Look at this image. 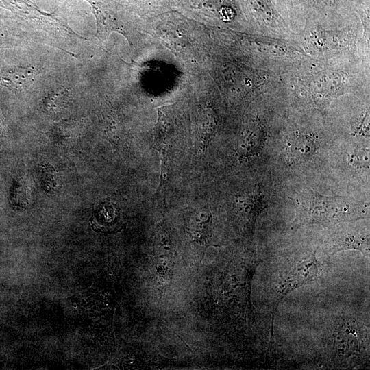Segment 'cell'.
Returning a JSON list of instances; mask_svg holds the SVG:
<instances>
[{
	"instance_id": "7a4b0ae2",
	"label": "cell",
	"mask_w": 370,
	"mask_h": 370,
	"mask_svg": "<svg viewBox=\"0 0 370 370\" xmlns=\"http://www.w3.org/2000/svg\"><path fill=\"white\" fill-rule=\"evenodd\" d=\"M92 9L96 19V36L105 39L111 32L121 34L130 40V27L117 5L111 0H86Z\"/></svg>"
},
{
	"instance_id": "8992f818",
	"label": "cell",
	"mask_w": 370,
	"mask_h": 370,
	"mask_svg": "<svg viewBox=\"0 0 370 370\" xmlns=\"http://www.w3.org/2000/svg\"><path fill=\"white\" fill-rule=\"evenodd\" d=\"M234 205L237 212L252 225L261 212L267 207L264 197L256 190L238 196L234 201Z\"/></svg>"
},
{
	"instance_id": "5b68a950",
	"label": "cell",
	"mask_w": 370,
	"mask_h": 370,
	"mask_svg": "<svg viewBox=\"0 0 370 370\" xmlns=\"http://www.w3.org/2000/svg\"><path fill=\"white\" fill-rule=\"evenodd\" d=\"M317 148L318 142L311 135H296L286 145L285 155L292 164H299L311 158Z\"/></svg>"
},
{
	"instance_id": "3957f363",
	"label": "cell",
	"mask_w": 370,
	"mask_h": 370,
	"mask_svg": "<svg viewBox=\"0 0 370 370\" xmlns=\"http://www.w3.org/2000/svg\"><path fill=\"white\" fill-rule=\"evenodd\" d=\"M315 254L316 250L309 258L299 260L291 271L285 274L277 288L281 297L317 278L319 268Z\"/></svg>"
},
{
	"instance_id": "277c9868",
	"label": "cell",
	"mask_w": 370,
	"mask_h": 370,
	"mask_svg": "<svg viewBox=\"0 0 370 370\" xmlns=\"http://www.w3.org/2000/svg\"><path fill=\"white\" fill-rule=\"evenodd\" d=\"M38 73L37 69L32 66L9 67L0 73V82L12 91L21 92L34 83Z\"/></svg>"
},
{
	"instance_id": "7c38bea8",
	"label": "cell",
	"mask_w": 370,
	"mask_h": 370,
	"mask_svg": "<svg viewBox=\"0 0 370 370\" xmlns=\"http://www.w3.org/2000/svg\"><path fill=\"white\" fill-rule=\"evenodd\" d=\"M350 162L355 166L369 168V150L359 149L349 156Z\"/></svg>"
},
{
	"instance_id": "4fadbf2b",
	"label": "cell",
	"mask_w": 370,
	"mask_h": 370,
	"mask_svg": "<svg viewBox=\"0 0 370 370\" xmlns=\"http://www.w3.org/2000/svg\"><path fill=\"white\" fill-rule=\"evenodd\" d=\"M5 135V127H4V120L3 115L0 111V136H3Z\"/></svg>"
},
{
	"instance_id": "ba28073f",
	"label": "cell",
	"mask_w": 370,
	"mask_h": 370,
	"mask_svg": "<svg viewBox=\"0 0 370 370\" xmlns=\"http://www.w3.org/2000/svg\"><path fill=\"white\" fill-rule=\"evenodd\" d=\"M119 217L118 208L113 204L104 202L98 206L91 222L97 229L108 228L116 222Z\"/></svg>"
},
{
	"instance_id": "30bf717a",
	"label": "cell",
	"mask_w": 370,
	"mask_h": 370,
	"mask_svg": "<svg viewBox=\"0 0 370 370\" xmlns=\"http://www.w3.org/2000/svg\"><path fill=\"white\" fill-rule=\"evenodd\" d=\"M31 187L23 178L15 180L11 189L10 199L14 206H25L30 199Z\"/></svg>"
},
{
	"instance_id": "6da1fadb",
	"label": "cell",
	"mask_w": 370,
	"mask_h": 370,
	"mask_svg": "<svg viewBox=\"0 0 370 370\" xmlns=\"http://www.w3.org/2000/svg\"><path fill=\"white\" fill-rule=\"evenodd\" d=\"M291 200L296 212L295 226L326 225L361 218L366 208L354 199L339 195L325 196L312 188L303 190Z\"/></svg>"
},
{
	"instance_id": "9c48e42d",
	"label": "cell",
	"mask_w": 370,
	"mask_h": 370,
	"mask_svg": "<svg viewBox=\"0 0 370 370\" xmlns=\"http://www.w3.org/2000/svg\"><path fill=\"white\" fill-rule=\"evenodd\" d=\"M354 249L366 256L369 251V235L347 233L336 245V251Z\"/></svg>"
},
{
	"instance_id": "8fae6325",
	"label": "cell",
	"mask_w": 370,
	"mask_h": 370,
	"mask_svg": "<svg viewBox=\"0 0 370 370\" xmlns=\"http://www.w3.org/2000/svg\"><path fill=\"white\" fill-rule=\"evenodd\" d=\"M42 183L47 192L54 190L57 186V175L55 169L50 165L45 164L42 169Z\"/></svg>"
},
{
	"instance_id": "52a82bcc",
	"label": "cell",
	"mask_w": 370,
	"mask_h": 370,
	"mask_svg": "<svg viewBox=\"0 0 370 370\" xmlns=\"http://www.w3.org/2000/svg\"><path fill=\"white\" fill-rule=\"evenodd\" d=\"M71 90L58 88L49 91L42 99V109L48 114H55L66 110L71 103Z\"/></svg>"
}]
</instances>
